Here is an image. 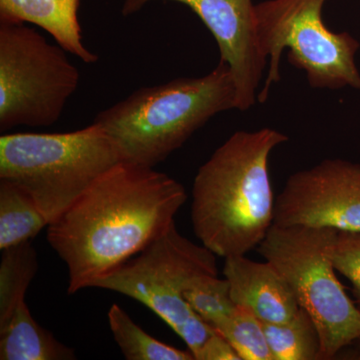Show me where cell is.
Listing matches in <instances>:
<instances>
[{
    "mask_svg": "<svg viewBox=\"0 0 360 360\" xmlns=\"http://www.w3.org/2000/svg\"><path fill=\"white\" fill-rule=\"evenodd\" d=\"M184 186L153 167L120 162L56 221L47 240L68 271L70 295L94 288L174 224Z\"/></svg>",
    "mask_w": 360,
    "mask_h": 360,
    "instance_id": "6da1fadb",
    "label": "cell"
},
{
    "mask_svg": "<svg viewBox=\"0 0 360 360\" xmlns=\"http://www.w3.org/2000/svg\"><path fill=\"white\" fill-rule=\"evenodd\" d=\"M288 141L276 129L240 130L201 165L191 205L201 245L224 258L257 248L274 222L269 156Z\"/></svg>",
    "mask_w": 360,
    "mask_h": 360,
    "instance_id": "7a4b0ae2",
    "label": "cell"
},
{
    "mask_svg": "<svg viewBox=\"0 0 360 360\" xmlns=\"http://www.w3.org/2000/svg\"><path fill=\"white\" fill-rule=\"evenodd\" d=\"M232 108H238L236 82L219 60L205 77L137 89L94 122L110 135L122 162L155 168L213 116Z\"/></svg>",
    "mask_w": 360,
    "mask_h": 360,
    "instance_id": "3957f363",
    "label": "cell"
},
{
    "mask_svg": "<svg viewBox=\"0 0 360 360\" xmlns=\"http://www.w3.org/2000/svg\"><path fill=\"white\" fill-rule=\"evenodd\" d=\"M120 162L115 142L96 122L63 134L0 137V179L27 191L49 224Z\"/></svg>",
    "mask_w": 360,
    "mask_h": 360,
    "instance_id": "277c9868",
    "label": "cell"
},
{
    "mask_svg": "<svg viewBox=\"0 0 360 360\" xmlns=\"http://www.w3.org/2000/svg\"><path fill=\"white\" fill-rule=\"evenodd\" d=\"M338 233L328 227L272 224L257 246L290 286L300 307L314 319L322 360L333 359L360 340V310L345 292L329 257Z\"/></svg>",
    "mask_w": 360,
    "mask_h": 360,
    "instance_id": "5b68a950",
    "label": "cell"
},
{
    "mask_svg": "<svg viewBox=\"0 0 360 360\" xmlns=\"http://www.w3.org/2000/svg\"><path fill=\"white\" fill-rule=\"evenodd\" d=\"M203 274L219 276L217 255L184 238L174 224L139 255L98 279L94 288L115 291L146 305L182 338L195 357L217 331L184 297L191 281Z\"/></svg>",
    "mask_w": 360,
    "mask_h": 360,
    "instance_id": "8992f818",
    "label": "cell"
},
{
    "mask_svg": "<svg viewBox=\"0 0 360 360\" xmlns=\"http://www.w3.org/2000/svg\"><path fill=\"white\" fill-rule=\"evenodd\" d=\"M326 0H266L255 6L260 47L269 60V75L257 94L264 103L271 85L281 80V59L290 49L288 60L307 72L314 89L360 90L355 54L360 44L347 32L328 30L322 20Z\"/></svg>",
    "mask_w": 360,
    "mask_h": 360,
    "instance_id": "52a82bcc",
    "label": "cell"
},
{
    "mask_svg": "<svg viewBox=\"0 0 360 360\" xmlns=\"http://www.w3.org/2000/svg\"><path fill=\"white\" fill-rule=\"evenodd\" d=\"M60 45L25 22L0 20V130L51 127L77 91L79 72Z\"/></svg>",
    "mask_w": 360,
    "mask_h": 360,
    "instance_id": "ba28073f",
    "label": "cell"
},
{
    "mask_svg": "<svg viewBox=\"0 0 360 360\" xmlns=\"http://www.w3.org/2000/svg\"><path fill=\"white\" fill-rule=\"evenodd\" d=\"M274 224L360 232V163L326 160L288 177Z\"/></svg>",
    "mask_w": 360,
    "mask_h": 360,
    "instance_id": "9c48e42d",
    "label": "cell"
},
{
    "mask_svg": "<svg viewBox=\"0 0 360 360\" xmlns=\"http://www.w3.org/2000/svg\"><path fill=\"white\" fill-rule=\"evenodd\" d=\"M153 0H124V16L139 13ZM188 6L210 30L220 52V61L231 68L238 94V110L257 101L258 85L267 59L260 47L252 0H165Z\"/></svg>",
    "mask_w": 360,
    "mask_h": 360,
    "instance_id": "30bf717a",
    "label": "cell"
},
{
    "mask_svg": "<svg viewBox=\"0 0 360 360\" xmlns=\"http://www.w3.org/2000/svg\"><path fill=\"white\" fill-rule=\"evenodd\" d=\"M224 276L234 303L250 309L264 323L290 321L300 309L290 286L266 260L255 262L245 255L226 257Z\"/></svg>",
    "mask_w": 360,
    "mask_h": 360,
    "instance_id": "8fae6325",
    "label": "cell"
},
{
    "mask_svg": "<svg viewBox=\"0 0 360 360\" xmlns=\"http://www.w3.org/2000/svg\"><path fill=\"white\" fill-rule=\"evenodd\" d=\"M80 0H0V20L42 28L66 51L85 63L98 56L85 47L78 20Z\"/></svg>",
    "mask_w": 360,
    "mask_h": 360,
    "instance_id": "7c38bea8",
    "label": "cell"
},
{
    "mask_svg": "<svg viewBox=\"0 0 360 360\" xmlns=\"http://www.w3.org/2000/svg\"><path fill=\"white\" fill-rule=\"evenodd\" d=\"M75 352L33 319L25 302L0 326L1 360H71Z\"/></svg>",
    "mask_w": 360,
    "mask_h": 360,
    "instance_id": "4fadbf2b",
    "label": "cell"
},
{
    "mask_svg": "<svg viewBox=\"0 0 360 360\" xmlns=\"http://www.w3.org/2000/svg\"><path fill=\"white\" fill-rule=\"evenodd\" d=\"M49 225V220L27 191L0 179V250L32 240Z\"/></svg>",
    "mask_w": 360,
    "mask_h": 360,
    "instance_id": "5bb4252c",
    "label": "cell"
},
{
    "mask_svg": "<svg viewBox=\"0 0 360 360\" xmlns=\"http://www.w3.org/2000/svg\"><path fill=\"white\" fill-rule=\"evenodd\" d=\"M272 360H319L321 336L314 319L300 307L286 322L264 323Z\"/></svg>",
    "mask_w": 360,
    "mask_h": 360,
    "instance_id": "9a60e30c",
    "label": "cell"
},
{
    "mask_svg": "<svg viewBox=\"0 0 360 360\" xmlns=\"http://www.w3.org/2000/svg\"><path fill=\"white\" fill-rule=\"evenodd\" d=\"M0 326L25 302V293L39 270L37 252L30 241L1 250Z\"/></svg>",
    "mask_w": 360,
    "mask_h": 360,
    "instance_id": "2e32d148",
    "label": "cell"
},
{
    "mask_svg": "<svg viewBox=\"0 0 360 360\" xmlns=\"http://www.w3.org/2000/svg\"><path fill=\"white\" fill-rule=\"evenodd\" d=\"M110 328L125 359L129 360H195L189 350L170 347L137 326L118 304L108 311Z\"/></svg>",
    "mask_w": 360,
    "mask_h": 360,
    "instance_id": "e0dca14e",
    "label": "cell"
},
{
    "mask_svg": "<svg viewBox=\"0 0 360 360\" xmlns=\"http://www.w3.org/2000/svg\"><path fill=\"white\" fill-rule=\"evenodd\" d=\"M214 328L229 341L241 360H272L264 322L248 307L236 305Z\"/></svg>",
    "mask_w": 360,
    "mask_h": 360,
    "instance_id": "ac0fdd59",
    "label": "cell"
},
{
    "mask_svg": "<svg viewBox=\"0 0 360 360\" xmlns=\"http://www.w3.org/2000/svg\"><path fill=\"white\" fill-rule=\"evenodd\" d=\"M184 297L191 309L213 328L229 316L236 307L229 281L214 274H203L191 281Z\"/></svg>",
    "mask_w": 360,
    "mask_h": 360,
    "instance_id": "d6986e66",
    "label": "cell"
},
{
    "mask_svg": "<svg viewBox=\"0 0 360 360\" xmlns=\"http://www.w3.org/2000/svg\"><path fill=\"white\" fill-rule=\"evenodd\" d=\"M328 253L336 271L352 284L360 310V232L338 231Z\"/></svg>",
    "mask_w": 360,
    "mask_h": 360,
    "instance_id": "ffe728a7",
    "label": "cell"
},
{
    "mask_svg": "<svg viewBox=\"0 0 360 360\" xmlns=\"http://www.w3.org/2000/svg\"><path fill=\"white\" fill-rule=\"evenodd\" d=\"M195 360H241V357L229 341L217 330L196 354Z\"/></svg>",
    "mask_w": 360,
    "mask_h": 360,
    "instance_id": "44dd1931",
    "label": "cell"
},
{
    "mask_svg": "<svg viewBox=\"0 0 360 360\" xmlns=\"http://www.w3.org/2000/svg\"><path fill=\"white\" fill-rule=\"evenodd\" d=\"M359 341V352H357L356 355H355V356H356V357H355V359L360 360V340Z\"/></svg>",
    "mask_w": 360,
    "mask_h": 360,
    "instance_id": "7402d4cb",
    "label": "cell"
}]
</instances>
